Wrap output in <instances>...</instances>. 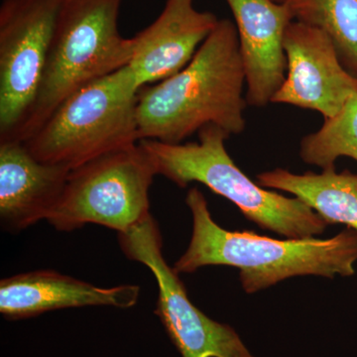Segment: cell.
<instances>
[{
  "label": "cell",
  "instance_id": "obj_1",
  "mask_svg": "<svg viewBox=\"0 0 357 357\" xmlns=\"http://www.w3.org/2000/svg\"><path fill=\"white\" fill-rule=\"evenodd\" d=\"M245 75L236 23L220 20L184 69L138 93L140 139L180 144L208 126L229 135L246 128Z\"/></svg>",
  "mask_w": 357,
  "mask_h": 357
},
{
  "label": "cell",
  "instance_id": "obj_2",
  "mask_svg": "<svg viewBox=\"0 0 357 357\" xmlns=\"http://www.w3.org/2000/svg\"><path fill=\"white\" fill-rule=\"evenodd\" d=\"M192 217L191 241L174 265L181 273L225 265L238 268L241 286L255 294L296 276L349 277L356 273L357 231L347 227L331 238L279 239L252 231H230L211 218L208 202L198 188L185 197Z\"/></svg>",
  "mask_w": 357,
  "mask_h": 357
},
{
  "label": "cell",
  "instance_id": "obj_3",
  "mask_svg": "<svg viewBox=\"0 0 357 357\" xmlns=\"http://www.w3.org/2000/svg\"><path fill=\"white\" fill-rule=\"evenodd\" d=\"M198 134V142L168 144L143 139L139 143L151 157L157 175L180 188L201 183L236 204L244 217L262 229L290 239L325 232L328 223L304 202L264 189L237 167L225 148L227 131L208 126Z\"/></svg>",
  "mask_w": 357,
  "mask_h": 357
},
{
  "label": "cell",
  "instance_id": "obj_4",
  "mask_svg": "<svg viewBox=\"0 0 357 357\" xmlns=\"http://www.w3.org/2000/svg\"><path fill=\"white\" fill-rule=\"evenodd\" d=\"M123 0H61L38 98L20 141L24 142L66 98L126 67L133 39L119 33Z\"/></svg>",
  "mask_w": 357,
  "mask_h": 357
},
{
  "label": "cell",
  "instance_id": "obj_5",
  "mask_svg": "<svg viewBox=\"0 0 357 357\" xmlns=\"http://www.w3.org/2000/svg\"><path fill=\"white\" fill-rule=\"evenodd\" d=\"M139 91L128 65L66 98L22 143L39 161L70 170L136 144Z\"/></svg>",
  "mask_w": 357,
  "mask_h": 357
},
{
  "label": "cell",
  "instance_id": "obj_6",
  "mask_svg": "<svg viewBox=\"0 0 357 357\" xmlns=\"http://www.w3.org/2000/svg\"><path fill=\"white\" fill-rule=\"evenodd\" d=\"M157 175L140 143L110 152L70 171L57 206L47 218L59 231L102 225L126 232L150 213L149 191Z\"/></svg>",
  "mask_w": 357,
  "mask_h": 357
},
{
  "label": "cell",
  "instance_id": "obj_7",
  "mask_svg": "<svg viewBox=\"0 0 357 357\" xmlns=\"http://www.w3.org/2000/svg\"><path fill=\"white\" fill-rule=\"evenodd\" d=\"M61 0H2L0 142L20 141L38 98Z\"/></svg>",
  "mask_w": 357,
  "mask_h": 357
},
{
  "label": "cell",
  "instance_id": "obj_8",
  "mask_svg": "<svg viewBox=\"0 0 357 357\" xmlns=\"http://www.w3.org/2000/svg\"><path fill=\"white\" fill-rule=\"evenodd\" d=\"M122 252L145 265L158 285L155 314L182 357H255L236 331L218 323L198 309L178 273L167 263L159 225L151 215L119 234Z\"/></svg>",
  "mask_w": 357,
  "mask_h": 357
},
{
  "label": "cell",
  "instance_id": "obj_9",
  "mask_svg": "<svg viewBox=\"0 0 357 357\" xmlns=\"http://www.w3.org/2000/svg\"><path fill=\"white\" fill-rule=\"evenodd\" d=\"M284 49L287 74L272 102L314 110L330 119L357 93V79L344 69L332 41L319 28L293 20L286 29Z\"/></svg>",
  "mask_w": 357,
  "mask_h": 357
},
{
  "label": "cell",
  "instance_id": "obj_10",
  "mask_svg": "<svg viewBox=\"0 0 357 357\" xmlns=\"http://www.w3.org/2000/svg\"><path fill=\"white\" fill-rule=\"evenodd\" d=\"M234 14L245 75L246 102L266 107L287 74L284 37L293 16L273 0H225Z\"/></svg>",
  "mask_w": 357,
  "mask_h": 357
},
{
  "label": "cell",
  "instance_id": "obj_11",
  "mask_svg": "<svg viewBox=\"0 0 357 357\" xmlns=\"http://www.w3.org/2000/svg\"><path fill=\"white\" fill-rule=\"evenodd\" d=\"M217 16L198 10L195 0H166L163 10L133 37L128 68L139 89L184 69L217 27Z\"/></svg>",
  "mask_w": 357,
  "mask_h": 357
},
{
  "label": "cell",
  "instance_id": "obj_12",
  "mask_svg": "<svg viewBox=\"0 0 357 357\" xmlns=\"http://www.w3.org/2000/svg\"><path fill=\"white\" fill-rule=\"evenodd\" d=\"M139 296L137 285L98 287L53 270H38L0 281V312L16 321L70 307L129 309L137 304Z\"/></svg>",
  "mask_w": 357,
  "mask_h": 357
},
{
  "label": "cell",
  "instance_id": "obj_13",
  "mask_svg": "<svg viewBox=\"0 0 357 357\" xmlns=\"http://www.w3.org/2000/svg\"><path fill=\"white\" fill-rule=\"evenodd\" d=\"M70 169L39 161L20 141L0 142V220L21 231L50 215L64 192Z\"/></svg>",
  "mask_w": 357,
  "mask_h": 357
},
{
  "label": "cell",
  "instance_id": "obj_14",
  "mask_svg": "<svg viewBox=\"0 0 357 357\" xmlns=\"http://www.w3.org/2000/svg\"><path fill=\"white\" fill-rule=\"evenodd\" d=\"M256 178L263 188L290 192L328 225L342 223L357 231V174L349 170L337 173L335 167L319 174H294L278 168Z\"/></svg>",
  "mask_w": 357,
  "mask_h": 357
},
{
  "label": "cell",
  "instance_id": "obj_15",
  "mask_svg": "<svg viewBox=\"0 0 357 357\" xmlns=\"http://www.w3.org/2000/svg\"><path fill=\"white\" fill-rule=\"evenodd\" d=\"M293 20L328 35L345 70L357 79V0H290Z\"/></svg>",
  "mask_w": 357,
  "mask_h": 357
},
{
  "label": "cell",
  "instance_id": "obj_16",
  "mask_svg": "<svg viewBox=\"0 0 357 357\" xmlns=\"http://www.w3.org/2000/svg\"><path fill=\"white\" fill-rule=\"evenodd\" d=\"M299 153L305 163L323 170L335 167L340 157L357 161V93L335 116L325 119L319 130L302 138Z\"/></svg>",
  "mask_w": 357,
  "mask_h": 357
},
{
  "label": "cell",
  "instance_id": "obj_17",
  "mask_svg": "<svg viewBox=\"0 0 357 357\" xmlns=\"http://www.w3.org/2000/svg\"><path fill=\"white\" fill-rule=\"evenodd\" d=\"M273 1L277 2V3L285 4L288 3L290 0H273Z\"/></svg>",
  "mask_w": 357,
  "mask_h": 357
}]
</instances>
